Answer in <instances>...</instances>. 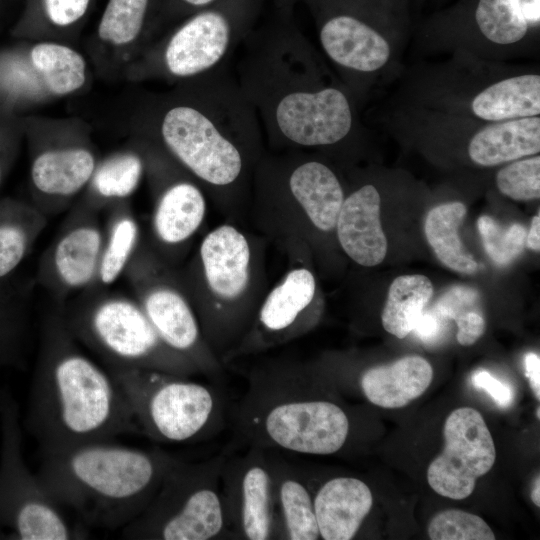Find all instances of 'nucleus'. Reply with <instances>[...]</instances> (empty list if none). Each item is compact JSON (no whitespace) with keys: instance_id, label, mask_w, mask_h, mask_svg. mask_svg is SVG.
Masks as SVG:
<instances>
[{"instance_id":"f257e3e1","label":"nucleus","mask_w":540,"mask_h":540,"mask_svg":"<svg viewBox=\"0 0 540 540\" xmlns=\"http://www.w3.org/2000/svg\"><path fill=\"white\" fill-rule=\"evenodd\" d=\"M238 49L237 81L272 145L329 149L364 135L360 106L293 18L276 14Z\"/></svg>"},{"instance_id":"f03ea898","label":"nucleus","mask_w":540,"mask_h":540,"mask_svg":"<svg viewBox=\"0 0 540 540\" xmlns=\"http://www.w3.org/2000/svg\"><path fill=\"white\" fill-rule=\"evenodd\" d=\"M75 342L60 313L46 319L24 418L41 452L141 434L114 377Z\"/></svg>"},{"instance_id":"7ed1b4c3","label":"nucleus","mask_w":540,"mask_h":540,"mask_svg":"<svg viewBox=\"0 0 540 540\" xmlns=\"http://www.w3.org/2000/svg\"><path fill=\"white\" fill-rule=\"evenodd\" d=\"M162 147L205 185H239L260 152L262 128L229 63L183 85L152 113Z\"/></svg>"},{"instance_id":"20e7f679","label":"nucleus","mask_w":540,"mask_h":540,"mask_svg":"<svg viewBox=\"0 0 540 540\" xmlns=\"http://www.w3.org/2000/svg\"><path fill=\"white\" fill-rule=\"evenodd\" d=\"M37 472L61 507L105 529L135 520L156 495L178 458L162 449H139L99 441L41 452Z\"/></svg>"},{"instance_id":"39448f33","label":"nucleus","mask_w":540,"mask_h":540,"mask_svg":"<svg viewBox=\"0 0 540 540\" xmlns=\"http://www.w3.org/2000/svg\"><path fill=\"white\" fill-rule=\"evenodd\" d=\"M232 425L236 440L247 447L308 455L336 454L352 433L345 408L323 396L312 375L296 363L251 370Z\"/></svg>"},{"instance_id":"423d86ee","label":"nucleus","mask_w":540,"mask_h":540,"mask_svg":"<svg viewBox=\"0 0 540 540\" xmlns=\"http://www.w3.org/2000/svg\"><path fill=\"white\" fill-rule=\"evenodd\" d=\"M323 57L358 105L399 78L417 0H303Z\"/></svg>"},{"instance_id":"0eeeda50","label":"nucleus","mask_w":540,"mask_h":540,"mask_svg":"<svg viewBox=\"0 0 540 540\" xmlns=\"http://www.w3.org/2000/svg\"><path fill=\"white\" fill-rule=\"evenodd\" d=\"M399 102L486 122L540 116V69L455 52L401 73Z\"/></svg>"},{"instance_id":"6e6552de","label":"nucleus","mask_w":540,"mask_h":540,"mask_svg":"<svg viewBox=\"0 0 540 540\" xmlns=\"http://www.w3.org/2000/svg\"><path fill=\"white\" fill-rule=\"evenodd\" d=\"M422 55L464 52L510 62L540 52V0H457L422 20L413 34Z\"/></svg>"},{"instance_id":"1a4fd4ad","label":"nucleus","mask_w":540,"mask_h":540,"mask_svg":"<svg viewBox=\"0 0 540 540\" xmlns=\"http://www.w3.org/2000/svg\"><path fill=\"white\" fill-rule=\"evenodd\" d=\"M378 121L407 142L430 152L461 154L482 168L540 152V116L486 122L397 101Z\"/></svg>"},{"instance_id":"9d476101","label":"nucleus","mask_w":540,"mask_h":540,"mask_svg":"<svg viewBox=\"0 0 540 540\" xmlns=\"http://www.w3.org/2000/svg\"><path fill=\"white\" fill-rule=\"evenodd\" d=\"M125 394L140 433L157 442H199L225 424V400L212 385L172 373L108 368Z\"/></svg>"},{"instance_id":"9b49d317","label":"nucleus","mask_w":540,"mask_h":540,"mask_svg":"<svg viewBox=\"0 0 540 540\" xmlns=\"http://www.w3.org/2000/svg\"><path fill=\"white\" fill-rule=\"evenodd\" d=\"M227 456L189 463L177 459L147 508L122 528L138 540L234 539L221 498V473Z\"/></svg>"},{"instance_id":"f8f14e48","label":"nucleus","mask_w":540,"mask_h":540,"mask_svg":"<svg viewBox=\"0 0 540 540\" xmlns=\"http://www.w3.org/2000/svg\"><path fill=\"white\" fill-rule=\"evenodd\" d=\"M74 339L100 356L108 368L159 370L188 377L199 372L160 339L137 301L99 296L60 313Z\"/></svg>"},{"instance_id":"ddd939ff","label":"nucleus","mask_w":540,"mask_h":540,"mask_svg":"<svg viewBox=\"0 0 540 540\" xmlns=\"http://www.w3.org/2000/svg\"><path fill=\"white\" fill-rule=\"evenodd\" d=\"M19 406L0 392V536L18 540L83 538L23 455Z\"/></svg>"},{"instance_id":"4468645a","label":"nucleus","mask_w":540,"mask_h":540,"mask_svg":"<svg viewBox=\"0 0 540 540\" xmlns=\"http://www.w3.org/2000/svg\"><path fill=\"white\" fill-rule=\"evenodd\" d=\"M266 0H216L185 17L149 58V70L186 80L229 63L256 27Z\"/></svg>"},{"instance_id":"2eb2a0df","label":"nucleus","mask_w":540,"mask_h":540,"mask_svg":"<svg viewBox=\"0 0 540 540\" xmlns=\"http://www.w3.org/2000/svg\"><path fill=\"white\" fill-rule=\"evenodd\" d=\"M221 498L234 539H278L268 450L248 447L242 455L227 457L221 473Z\"/></svg>"},{"instance_id":"dca6fc26","label":"nucleus","mask_w":540,"mask_h":540,"mask_svg":"<svg viewBox=\"0 0 540 540\" xmlns=\"http://www.w3.org/2000/svg\"><path fill=\"white\" fill-rule=\"evenodd\" d=\"M445 446L427 470L430 487L455 500L470 496L476 480L488 473L496 459L492 435L479 411L460 407L444 424Z\"/></svg>"},{"instance_id":"f3484780","label":"nucleus","mask_w":540,"mask_h":540,"mask_svg":"<svg viewBox=\"0 0 540 540\" xmlns=\"http://www.w3.org/2000/svg\"><path fill=\"white\" fill-rule=\"evenodd\" d=\"M259 172L298 203L315 227L335 228L345 197L340 179L327 163L302 157L268 159Z\"/></svg>"},{"instance_id":"a211bd4d","label":"nucleus","mask_w":540,"mask_h":540,"mask_svg":"<svg viewBox=\"0 0 540 540\" xmlns=\"http://www.w3.org/2000/svg\"><path fill=\"white\" fill-rule=\"evenodd\" d=\"M138 303L168 348L191 361L199 372L220 379L222 367L204 340L191 306L180 292L168 285H152L140 289Z\"/></svg>"},{"instance_id":"6ab92c4d","label":"nucleus","mask_w":540,"mask_h":540,"mask_svg":"<svg viewBox=\"0 0 540 540\" xmlns=\"http://www.w3.org/2000/svg\"><path fill=\"white\" fill-rule=\"evenodd\" d=\"M315 279L305 268L290 271L265 299L258 320L237 352L268 346L296 335L302 313L310 305L315 293Z\"/></svg>"},{"instance_id":"aec40b11","label":"nucleus","mask_w":540,"mask_h":540,"mask_svg":"<svg viewBox=\"0 0 540 540\" xmlns=\"http://www.w3.org/2000/svg\"><path fill=\"white\" fill-rule=\"evenodd\" d=\"M380 208V190L374 183L367 182L344 199L336 221L341 247L362 266L380 264L387 252Z\"/></svg>"},{"instance_id":"412c9836","label":"nucleus","mask_w":540,"mask_h":540,"mask_svg":"<svg viewBox=\"0 0 540 540\" xmlns=\"http://www.w3.org/2000/svg\"><path fill=\"white\" fill-rule=\"evenodd\" d=\"M105 235L92 221L72 225L56 240L47 258L48 276L64 293L83 290L97 281Z\"/></svg>"},{"instance_id":"4be33fe9","label":"nucleus","mask_w":540,"mask_h":540,"mask_svg":"<svg viewBox=\"0 0 540 540\" xmlns=\"http://www.w3.org/2000/svg\"><path fill=\"white\" fill-rule=\"evenodd\" d=\"M311 490L320 538L353 539L373 505L369 486L355 477L336 476Z\"/></svg>"},{"instance_id":"5701e85b","label":"nucleus","mask_w":540,"mask_h":540,"mask_svg":"<svg viewBox=\"0 0 540 540\" xmlns=\"http://www.w3.org/2000/svg\"><path fill=\"white\" fill-rule=\"evenodd\" d=\"M200 258L210 290L223 301H234L246 288L250 249L236 228L222 225L209 232L200 246Z\"/></svg>"},{"instance_id":"b1692460","label":"nucleus","mask_w":540,"mask_h":540,"mask_svg":"<svg viewBox=\"0 0 540 540\" xmlns=\"http://www.w3.org/2000/svg\"><path fill=\"white\" fill-rule=\"evenodd\" d=\"M269 455L273 478L278 539L317 540L319 529L313 494L308 481L296 465Z\"/></svg>"},{"instance_id":"393cba45","label":"nucleus","mask_w":540,"mask_h":540,"mask_svg":"<svg viewBox=\"0 0 540 540\" xmlns=\"http://www.w3.org/2000/svg\"><path fill=\"white\" fill-rule=\"evenodd\" d=\"M432 379L431 364L421 356L410 355L364 370L358 385L369 402L392 409L404 407L420 397Z\"/></svg>"},{"instance_id":"a878e982","label":"nucleus","mask_w":540,"mask_h":540,"mask_svg":"<svg viewBox=\"0 0 540 540\" xmlns=\"http://www.w3.org/2000/svg\"><path fill=\"white\" fill-rule=\"evenodd\" d=\"M94 154L84 147H63L37 154L31 164L33 187L40 194L67 198L84 188L96 169Z\"/></svg>"},{"instance_id":"bb28decb","label":"nucleus","mask_w":540,"mask_h":540,"mask_svg":"<svg viewBox=\"0 0 540 540\" xmlns=\"http://www.w3.org/2000/svg\"><path fill=\"white\" fill-rule=\"evenodd\" d=\"M205 211V198L196 184L185 179L174 181L158 199L153 215L154 232L165 244H179L198 229Z\"/></svg>"},{"instance_id":"cd10ccee","label":"nucleus","mask_w":540,"mask_h":540,"mask_svg":"<svg viewBox=\"0 0 540 540\" xmlns=\"http://www.w3.org/2000/svg\"><path fill=\"white\" fill-rule=\"evenodd\" d=\"M45 225L43 212L16 200L0 201V282L8 281Z\"/></svg>"},{"instance_id":"c85d7f7f","label":"nucleus","mask_w":540,"mask_h":540,"mask_svg":"<svg viewBox=\"0 0 540 540\" xmlns=\"http://www.w3.org/2000/svg\"><path fill=\"white\" fill-rule=\"evenodd\" d=\"M465 215L464 203H441L429 210L424 222V233L440 262L456 272L470 275L478 270V264L465 250L458 235Z\"/></svg>"},{"instance_id":"c756f323","label":"nucleus","mask_w":540,"mask_h":540,"mask_svg":"<svg viewBox=\"0 0 540 540\" xmlns=\"http://www.w3.org/2000/svg\"><path fill=\"white\" fill-rule=\"evenodd\" d=\"M433 295V285L424 275H402L391 283L381 321L384 329L399 339L410 334Z\"/></svg>"},{"instance_id":"7c9ffc66","label":"nucleus","mask_w":540,"mask_h":540,"mask_svg":"<svg viewBox=\"0 0 540 540\" xmlns=\"http://www.w3.org/2000/svg\"><path fill=\"white\" fill-rule=\"evenodd\" d=\"M30 61L45 89L58 96L80 89L86 80V63L74 49L55 42H42L30 52Z\"/></svg>"},{"instance_id":"2f4dec72","label":"nucleus","mask_w":540,"mask_h":540,"mask_svg":"<svg viewBox=\"0 0 540 540\" xmlns=\"http://www.w3.org/2000/svg\"><path fill=\"white\" fill-rule=\"evenodd\" d=\"M162 0H108L97 26L98 37L116 46L138 40L159 21Z\"/></svg>"},{"instance_id":"473e14b6","label":"nucleus","mask_w":540,"mask_h":540,"mask_svg":"<svg viewBox=\"0 0 540 540\" xmlns=\"http://www.w3.org/2000/svg\"><path fill=\"white\" fill-rule=\"evenodd\" d=\"M29 329L26 296L9 280L0 282V368H24Z\"/></svg>"},{"instance_id":"72a5a7b5","label":"nucleus","mask_w":540,"mask_h":540,"mask_svg":"<svg viewBox=\"0 0 540 540\" xmlns=\"http://www.w3.org/2000/svg\"><path fill=\"white\" fill-rule=\"evenodd\" d=\"M135 219L121 212L115 216L104 239L97 281L103 286L113 284L127 269L138 241Z\"/></svg>"},{"instance_id":"f704fd0d","label":"nucleus","mask_w":540,"mask_h":540,"mask_svg":"<svg viewBox=\"0 0 540 540\" xmlns=\"http://www.w3.org/2000/svg\"><path fill=\"white\" fill-rule=\"evenodd\" d=\"M143 171L144 163L138 154L118 153L96 166L90 183L101 199H124L136 190Z\"/></svg>"},{"instance_id":"c9c22d12","label":"nucleus","mask_w":540,"mask_h":540,"mask_svg":"<svg viewBox=\"0 0 540 540\" xmlns=\"http://www.w3.org/2000/svg\"><path fill=\"white\" fill-rule=\"evenodd\" d=\"M500 166L494 177L500 193L516 201L539 199V154L518 158Z\"/></svg>"},{"instance_id":"e433bc0d","label":"nucleus","mask_w":540,"mask_h":540,"mask_svg":"<svg viewBox=\"0 0 540 540\" xmlns=\"http://www.w3.org/2000/svg\"><path fill=\"white\" fill-rule=\"evenodd\" d=\"M478 230L489 258L498 266H506L523 251L527 231L521 224L507 227L488 215L478 219Z\"/></svg>"},{"instance_id":"4c0bfd02","label":"nucleus","mask_w":540,"mask_h":540,"mask_svg":"<svg viewBox=\"0 0 540 540\" xmlns=\"http://www.w3.org/2000/svg\"><path fill=\"white\" fill-rule=\"evenodd\" d=\"M92 0H29L22 22L68 30L83 21Z\"/></svg>"},{"instance_id":"58836bf2","label":"nucleus","mask_w":540,"mask_h":540,"mask_svg":"<svg viewBox=\"0 0 540 540\" xmlns=\"http://www.w3.org/2000/svg\"><path fill=\"white\" fill-rule=\"evenodd\" d=\"M432 540H494L495 535L479 516L458 509L436 514L428 525Z\"/></svg>"},{"instance_id":"ea45409f","label":"nucleus","mask_w":540,"mask_h":540,"mask_svg":"<svg viewBox=\"0 0 540 540\" xmlns=\"http://www.w3.org/2000/svg\"><path fill=\"white\" fill-rule=\"evenodd\" d=\"M477 301L478 293L474 289L456 286L439 298L433 310L445 320H454L458 315L475 309Z\"/></svg>"},{"instance_id":"a19ab883","label":"nucleus","mask_w":540,"mask_h":540,"mask_svg":"<svg viewBox=\"0 0 540 540\" xmlns=\"http://www.w3.org/2000/svg\"><path fill=\"white\" fill-rule=\"evenodd\" d=\"M471 381L474 387L484 390L494 402L501 408L511 406L514 398L512 388L495 378L486 370H477L471 376Z\"/></svg>"},{"instance_id":"79ce46f5","label":"nucleus","mask_w":540,"mask_h":540,"mask_svg":"<svg viewBox=\"0 0 540 540\" xmlns=\"http://www.w3.org/2000/svg\"><path fill=\"white\" fill-rule=\"evenodd\" d=\"M454 321L457 325V341L463 346L474 344L485 332L486 322L482 314L472 309L458 315Z\"/></svg>"},{"instance_id":"37998d69","label":"nucleus","mask_w":540,"mask_h":540,"mask_svg":"<svg viewBox=\"0 0 540 540\" xmlns=\"http://www.w3.org/2000/svg\"><path fill=\"white\" fill-rule=\"evenodd\" d=\"M216 0H162L159 21L182 20Z\"/></svg>"},{"instance_id":"c03bdc74","label":"nucleus","mask_w":540,"mask_h":540,"mask_svg":"<svg viewBox=\"0 0 540 540\" xmlns=\"http://www.w3.org/2000/svg\"><path fill=\"white\" fill-rule=\"evenodd\" d=\"M443 319L434 310L424 311L413 331L423 342L431 343L439 338L443 329Z\"/></svg>"},{"instance_id":"a18cd8bd","label":"nucleus","mask_w":540,"mask_h":540,"mask_svg":"<svg viewBox=\"0 0 540 540\" xmlns=\"http://www.w3.org/2000/svg\"><path fill=\"white\" fill-rule=\"evenodd\" d=\"M525 376L537 398L540 399V357L534 352H529L524 358Z\"/></svg>"},{"instance_id":"49530a36","label":"nucleus","mask_w":540,"mask_h":540,"mask_svg":"<svg viewBox=\"0 0 540 540\" xmlns=\"http://www.w3.org/2000/svg\"><path fill=\"white\" fill-rule=\"evenodd\" d=\"M525 245L531 250L539 252L540 250V216L535 215L532 218L528 233L526 234Z\"/></svg>"},{"instance_id":"de8ad7c7","label":"nucleus","mask_w":540,"mask_h":540,"mask_svg":"<svg viewBox=\"0 0 540 540\" xmlns=\"http://www.w3.org/2000/svg\"><path fill=\"white\" fill-rule=\"evenodd\" d=\"M299 1L301 0H273L276 14L285 18H293L294 9Z\"/></svg>"},{"instance_id":"09e8293b","label":"nucleus","mask_w":540,"mask_h":540,"mask_svg":"<svg viewBox=\"0 0 540 540\" xmlns=\"http://www.w3.org/2000/svg\"><path fill=\"white\" fill-rule=\"evenodd\" d=\"M531 500L536 506H540V479L537 477L531 491Z\"/></svg>"},{"instance_id":"8fccbe9b","label":"nucleus","mask_w":540,"mask_h":540,"mask_svg":"<svg viewBox=\"0 0 540 540\" xmlns=\"http://www.w3.org/2000/svg\"><path fill=\"white\" fill-rule=\"evenodd\" d=\"M4 166H5V165H4L3 159H2L1 156H0V185H1V183H2L3 176H4V169H5Z\"/></svg>"},{"instance_id":"3c124183","label":"nucleus","mask_w":540,"mask_h":540,"mask_svg":"<svg viewBox=\"0 0 540 540\" xmlns=\"http://www.w3.org/2000/svg\"><path fill=\"white\" fill-rule=\"evenodd\" d=\"M447 0H431V2H433L434 4L436 5H442L446 2Z\"/></svg>"},{"instance_id":"603ef678","label":"nucleus","mask_w":540,"mask_h":540,"mask_svg":"<svg viewBox=\"0 0 540 540\" xmlns=\"http://www.w3.org/2000/svg\"><path fill=\"white\" fill-rule=\"evenodd\" d=\"M539 411H540V408L537 407V413H536V415H537V418H538V419L540 418V413H539Z\"/></svg>"}]
</instances>
